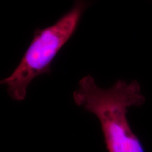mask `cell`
I'll list each match as a JSON object with an SVG mask.
<instances>
[{"mask_svg":"<svg viewBox=\"0 0 152 152\" xmlns=\"http://www.w3.org/2000/svg\"><path fill=\"white\" fill-rule=\"evenodd\" d=\"M73 97L76 105L98 118L108 152H145L127 116L129 108L145 102L139 83L119 80L102 88L88 75L79 81Z\"/></svg>","mask_w":152,"mask_h":152,"instance_id":"obj_1","label":"cell"},{"mask_svg":"<svg viewBox=\"0 0 152 152\" xmlns=\"http://www.w3.org/2000/svg\"><path fill=\"white\" fill-rule=\"evenodd\" d=\"M87 4L76 0L70 11L52 26L37 29L21 61L8 77L1 80L11 99L23 101L28 87L38 76L51 73L52 61L75 33Z\"/></svg>","mask_w":152,"mask_h":152,"instance_id":"obj_2","label":"cell"}]
</instances>
